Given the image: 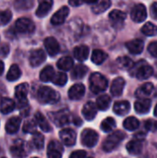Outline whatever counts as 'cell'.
Returning <instances> with one entry per match:
<instances>
[{
    "instance_id": "24",
    "label": "cell",
    "mask_w": 157,
    "mask_h": 158,
    "mask_svg": "<svg viewBox=\"0 0 157 158\" xmlns=\"http://www.w3.org/2000/svg\"><path fill=\"white\" fill-rule=\"evenodd\" d=\"M89 53H90L89 47L85 44L76 46L73 51L75 58L79 61H85L89 56Z\"/></svg>"
},
{
    "instance_id": "9",
    "label": "cell",
    "mask_w": 157,
    "mask_h": 158,
    "mask_svg": "<svg viewBox=\"0 0 157 158\" xmlns=\"http://www.w3.org/2000/svg\"><path fill=\"white\" fill-rule=\"evenodd\" d=\"M52 118L56 126L65 127L70 122V114L68 109H63L52 115Z\"/></svg>"
},
{
    "instance_id": "25",
    "label": "cell",
    "mask_w": 157,
    "mask_h": 158,
    "mask_svg": "<svg viewBox=\"0 0 157 158\" xmlns=\"http://www.w3.org/2000/svg\"><path fill=\"white\" fill-rule=\"evenodd\" d=\"M20 122H21V119L19 117H13L9 118L6 123V131L9 134L16 133L19 129Z\"/></svg>"
},
{
    "instance_id": "6",
    "label": "cell",
    "mask_w": 157,
    "mask_h": 158,
    "mask_svg": "<svg viewBox=\"0 0 157 158\" xmlns=\"http://www.w3.org/2000/svg\"><path fill=\"white\" fill-rule=\"evenodd\" d=\"M99 139L98 133L92 129H85L81 132V143L86 147H93L96 145Z\"/></svg>"
},
{
    "instance_id": "50",
    "label": "cell",
    "mask_w": 157,
    "mask_h": 158,
    "mask_svg": "<svg viewBox=\"0 0 157 158\" xmlns=\"http://www.w3.org/2000/svg\"><path fill=\"white\" fill-rule=\"evenodd\" d=\"M151 16L157 20V2L153 3L151 6Z\"/></svg>"
},
{
    "instance_id": "51",
    "label": "cell",
    "mask_w": 157,
    "mask_h": 158,
    "mask_svg": "<svg viewBox=\"0 0 157 158\" xmlns=\"http://www.w3.org/2000/svg\"><path fill=\"white\" fill-rule=\"evenodd\" d=\"M68 3L72 6H79L84 3L83 0H68Z\"/></svg>"
},
{
    "instance_id": "54",
    "label": "cell",
    "mask_w": 157,
    "mask_h": 158,
    "mask_svg": "<svg viewBox=\"0 0 157 158\" xmlns=\"http://www.w3.org/2000/svg\"><path fill=\"white\" fill-rule=\"evenodd\" d=\"M154 74L155 75V77L157 78V62L155 64V68H154Z\"/></svg>"
},
{
    "instance_id": "29",
    "label": "cell",
    "mask_w": 157,
    "mask_h": 158,
    "mask_svg": "<svg viewBox=\"0 0 157 158\" xmlns=\"http://www.w3.org/2000/svg\"><path fill=\"white\" fill-rule=\"evenodd\" d=\"M88 72V68L84 65L79 64L77 66H75L72 69H71V77L74 80H80L82 79Z\"/></svg>"
},
{
    "instance_id": "46",
    "label": "cell",
    "mask_w": 157,
    "mask_h": 158,
    "mask_svg": "<svg viewBox=\"0 0 157 158\" xmlns=\"http://www.w3.org/2000/svg\"><path fill=\"white\" fill-rule=\"evenodd\" d=\"M144 129L148 131H156L157 121L154 119H148L144 122Z\"/></svg>"
},
{
    "instance_id": "55",
    "label": "cell",
    "mask_w": 157,
    "mask_h": 158,
    "mask_svg": "<svg viewBox=\"0 0 157 158\" xmlns=\"http://www.w3.org/2000/svg\"><path fill=\"white\" fill-rule=\"evenodd\" d=\"M155 116L157 117V105L155 106Z\"/></svg>"
},
{
    "instance_id": "36",
    "label": "cell",
    "mask_w": 157,
    "mask_h": 158,
    "mask_svg": "<svg viewBox=\"0 0 157 158\" xmlns=\"http://www.w3.org/2000/svg\"><path fill=\"white\" fill-rule=\"evenodd\" d=\"M92 61L96 64V65H101L106 58H107V55L106 53H105L104 51L100 50V49H96L93 50V54H92Z\"/></svg>"
},
{
    "instance_id": "17",
    "label": "cell",
    "mask_w": 157,
    "mask_h": 158,
    "mask_svg": "<svg viewBox=\"0 0 157 158\" xmlns=\"http://www.w3.org/2000/svg\"><path fill=\"white\" fill-rule=\"evenodd\" d=\"M134 107H135V111L138 114H141V115L146 114L151 109V100L147 99L146 97L139 98V100L135 102Z\"/></svg>"
},
{
    "instance_id": "16",
    "label": "cell",
    "mask_w": 157,
    "mask_h": 158,
    "mask_svg": "<svg viewBox=\"0 0 157 158\" xmlns=\"http://www.w3.org/2000/svg\"><path fill=\"white\" fill-rule=\"evenodd\" d=\"M85 94V86L82 83H76L68 90V97L71 100H80Z\"/></svg>"
},
{
    "instance_id": "12",
    "label": "cell",
    "mask_w": 157,
    "mask_h": 158,
    "mask_svg": "<svg viewBox=\"0 0 157 158\" xmlns=\"http://www.w3.org/2000/svg\"><path fill=\"white\" fill-rule=\"evenodd\" d=\"M126 19V14L118 9L112 10L109 13V20L113 27L115 28H119L124 24V21Z\"/></svg>"
},
{
    "instance_id": "49",
    "label": "cell",
    "mask_w": 157,
    "mask_h": 158,
    "mask_svg": "<svg viewBox=\"0 0 157 158\" xmlns=\"http://www.w3.org/2000/svg\"><path fill=\"white\" fill-rule=\"evenodd\" d=\"M87 156V153L85 151H81V150H78L74 153H72L70 155L71 158H83Z\"/></svg>"
},
{
    "instance_id": "1",
    "label": "cell",
    "mask_w": 157,
    "mask_h": 158,
    "mask_svg": "<svg viewBox=\"0 0 157 158\" xmlns=\"http://www.w3.org/2000/svg\"><path fill=\"white\" fill-rule=\"evenodd\" d=\"M130 75L137 78L140 81H144L149 79L154 74V69L145 60H141L130 69Z\"/></svg>"
},
{
    "instance_id": "34",
    "label": "cell",
    "mask_w": 157,
    "mask_h": 158,
    "mask_svg": "<svg viewBox=\"0 0 157 158\" xmlns=\"http://www.w3.org/2000/svg\"><path fill=\"white\" fill-rule=\"evenodd\" d=\"M57 68L63 71L70 70L73 68V59L69 56H64L60 58L57 62Z\"/></svg>"
},
{
    "instance_id": "18",
    "label": "cell",
    "mask_w": 157,
    "mask_h": 158,
    "mask_svg": "<svg viewBox=\"0 0 157 158\" xmlns=\"http://www.w3.org/2000/svg\"><path fill=\"white\" fill-rule=\"evenodd\" d=\"M10 153L15 157H22L27 155L26 144L24 142L19 140L14 143V144L10 147Z\"/></svg>"
},
{
    "instance_id": "31",
    "label": "cell",
    "mask_w": 157,
    "mask_h": 158,
    "mask_svg": "<svg viewBox=\"0 0 157 158\" xmlns=\"http://www.w3.org/2000/svg\"><path fill=\"white\" fill-rule=\"evenodd\" d=\"M111 6V0H98L96 3H94L93 6V11L95 14H101L107 10Z\"/></svg>"
},
{
    "instance_id": "8",
    "label": "cell",
    "mask_w": 157,
    "mask_h": 158,
    "mask_svg": "<svg viewBox=\"0 0 157 158\" xmlns=\"http://www.w3.org/2000/svg\"><path fill=\"white\" fill-rule=\"evenodd\" d=\"M147 17V11L146 7L143 4H137L133 6L131 12H130V18L133 21L140 23L145 20Z\"/></svg>"
},
{
    "instance_id": "2",
    "label": "cell",
    "mask_w": 157,
    "mask_h": 158,
    "mask_svg": "<svg viewBox=\"0 0 157 158\" xmlns=\"http://www.w3.org/2000/svg\"><path fill=\"white\" fill-rule=\"evenodd\" d=\"M37 98L42 104H56L59 101L60 95L54 89L48 86H42L37 92Z\"/></svg>"
},
{
    "instance_id": "27",
    "label": "cell",
    "mask_w": 157,
    "mask_h": 158,
    "mask_svg": "<svg viewBox=\"0 0 157 158\" xmlns=\"http://www.w3.org/2000/svg\"><path fill=\"white\" fill-rule=\"evenodd\" d=\"M130 109V105L128 101H119L115 103L113 110L118 116H124L129 113Z\"/></svg>"
},
{
    "instance_id": "7",
    "label": "cell",
    "mask_w": 157,
    "mask_h": 158,
    "mask_svg": "<svg viewBox=\"0 0 157 158\" xmlns=\"http://www.w3.org/2000/svg\"><path fill=\"white\" fill-rule=\"evenodd\" d=\"M28 92H29V85L26 82L19 84L15 89V96L18 100V103H19V106L20 108H22V107L24 108L28 105V103H27Z\"/></svg>"
},
{
    "instance_id": "11",
    "label": "cell",
    "mask_w": 157,
    "mask_h": 158,
    "mask_svg": "<svg viewBox=\"0 0 157 158\" xmlns=\"http://www.w3.org/2000/svg\"><path fill=\"white\" fill-rule=\"evenodd\" d=\"M63 146L57 141H51L47 146V156L50 158H60L63 155Z\"/></svg>"
},
{
    "instance_id": "40",
    "label": "cell",
    "mask_w": 157,
    "mask_h": 158,
    "mask_svg": "<svg viewBox=\"0 0 157 158\" xmlns=\"http://www.w3.org/2000/svg\"><path fill=\"white\" fill-rule=\"evenodd\" d=\"M117 124L113 118H106L101 123V129L105 132H110L116 128Z\"/></svg>"
},
{
    "instance_id": "45",
    "label": "cell",
    "mask_w": 157,
    "mask_h": 158,
    "mask_svg": "<svg viewBox=\"0 0 157 158\" xmlns=\"http://www.w3.org/2000/svg\"><path fill=\"white\" fill-rule=\"evenodd\" d=\"M36 129V122L35 121H27L23 125V131L26 133H33Z\"/></svg>"
},
{
    "instance_id": "4",
    "label": "cell",
    "mask_w": 157,
    "mask_h": 158,
    "mask_svg": "<svg viewBox=\"0 0 157 158\" xmlns=\"http://www.w3.org/2000/svg\"><path fill=\"white\" fill-rule=\"evenodd\" d=\"M126 134L121 131H117L110 134L104 142L103 143V149L105 152H112L114 149H116L119 143L125 139Z\"/></svg>"
},
{
    "instance_id": "35",
    "label": "cell",
    "mask_w": 157,
    "mask_h": 158,
    "mask_svg": "<svg viewBox=\"0 0 157 158\" xmlns=\"http://www.w3.org/2000/svg\"><path fill=\"white\" fill-rule=\"evenodd\" d=\"M54 75H55V70L53 67L46 66L40 72V80L43 82H48V81H51Z\"/></svg>"
},
{
    "instance_id": "15",
    "label": "cell",
    "mask_w": 157,
    "mask_h": 158,
    "mask_svg": "<svg viewBox=\"0 0 157 158\" xmlns=\"http://www.w3.org/2000/svg\"><path fill=\"white\" fill-rule=\"evenodd\" d=\"M69 14V8L67 6H64L60 7L51 18V23L53 25H60L64 23L66 20V18Z\"/></svg>"
},
{
    "instance_id": "42",
    "label": "cell",
    "mask_w": 157,
    "mask_h": 158,
    "mask_svg": "<svg viewBox=\"0 0 157 158\" xmlns=\"http://www.w3.org/2000/svg\"><path fill=\"white\" fill-rule=\"evenodd\" d=\"M142 31L146 36H155L157 34V26L152 22H147L143 26Z\"/></svg>"
},
{
    "instance_id": "47",
    "label": "cell",
    "mask_w": 157,
    "mask_h": 158,
    "mask_svg": "<svg viewBox=\"0 0 157 158\" xmlns=\"http://www.w3.org/2000/svg\"><path fill=\"white\" fill-rule=\"evenodd\" d=\"M148 52L151 54V56H153L154 57L157 58V41L156 42H153V43H151L149 44Z\"/></svg>"
},
{
    "instance_id": "3",
    "label": "cell",
    "mask_w": 157,
    "mask_h": 158,
    "mask_svg": "<svg viewBox=\"0 0 157 158\" xmlns=\"http://www.w3.org/2000/svg\"><path fill=\"white\" fill-rule=\"evenodd\" d=\"M108 86L107 79L99 72H94L90 77V89L93 94L105 92Z\"/></svg>"
},
{
    "instance_id": "28",
    "label": "cell",
    "mask_w": 157,
    "mask_h": 158,
    "mask_svg": "<svg viewBox=\"0 0 157 158\" xmlns=\"http://www.w3.org/2000/svg\"><path fill=\"white\" fill-rule=\"evenodd\" d=\"M15 107H16V104L12 99L5 97L1 100V103H0L1 113H3V114L11 113L15 109Z\"/></svg>"
},
{
    "instance_id": "5",
    "label": "cell",
    "mask_w": 157,
    "mask_h": 158,
    "mask_svg": "<svg viewBox=\"0 0 157 158\" xmlns=\"http://www.w3.org/2000/svg\"><path fill=\"white\" fill-rule=\"evenodd\" d=\"M14 29L18 33L31 34L34 31L35 25L31 19L27 18H20L16 20L14 24Z\"/></svg>"
},
{
    "instance_id": "20",
    "label": "cell",
    "mask_w": 157,
    "mask_h": 158,
    "mask_svg": "<svg viewBox=\"0 0 157 158\" xmlns=\"http://www.w3.org/2000/svg\"><path fill=\"white\" fill-rule=\"evenodd\" d=\"M126 47L130 53H131L133 55H139L143 51L144 43H143V41H142L140 39H135V40L128 42L126 44Z\"/></svg>"
},
{
    "instance_id": "43",
    "label": "cell",
    "mask_w": 157,
    "mask_h": 158,
    "mask_svg": "<svg viewBox=\"0 0 157 158\" xmlns=\"http://www.w3.org/2000/svg\"><path fill=\"white\" fill-rule=\"evenodd\" d=\"M117 64L119 68L121 69H130L133 66V61L128 57V56H120L117 59Z\"/></svg>"
},
{
    "instance_id": "48",
    "label": "cell",
    "mask_w": 157,
    "mask_h": 158,
    "mask_svg": "<svg viewBox=\"0 0 157 158\" xmlns=\"http://www.w3.org/2000/svg\"><path fill=\"white\" fill-rule=\"evenodd\" d=\"M9 53V45L7 44H2L0 45V56L6 57Z\"/></svg>"
},
{
    "instance_id": "37",
    "label": "cell",
    "mask_w": 157,
    "mask_h": 158,
    "mask_svg": "<svg viewBox=\"0 0 157 158\" xmlns=\"http://www.w3.org/2000/svg\"><path fill=\"white\" fill-rule=\"evenodd\" d=\"M31 144L37 150L43 149V146H44V138H43V136L40 132L34 131L33 136H32V140H31Z\"/></svg>"
},
{
    "instance_id": "26",
    "label": "cell",
    "mask_w": 157,
    "mask_h": 158,
    "mask_svg": "<svg viewBox=\"0 0 157 158\" xmlns=\"http://www.w3.org/2000/svg\"><path fill=\"white\" fill-rule=\"evenodd\" d=\"M154 91V85L151 82H147L145 84H143L140 86L135 93V96L138 98H145L149 96Z\"/></svg>"
},
{
    "instance_id": "52",
    "label": "cell",
    "mask_w": 157,
    "mask_h": 158,
    "mask_svg": "<svg viewBox=\"0 0 157 158\" xmlns=\"http://www.w3.org/2000/svg\"><path fill=\"white\" fill-rule=\"evenodd\" d=\"M4 69H5V65H4V63L0 60V75H2V74H3V72H4Z\"/></svg>"
},
{
    "instance_id": "44",
    "label": "cell",
    "mask_w": 157,
    "mask_h": 158,
    "mask_svg": "<svg viewBox=\"0 0 157 158\" xmlns=\"http://www.w3.org/2000/svg\"><path fill=\"white\" fill-rule=\"evenodd\" d=\"M12 18V13L10 10H2L0 11V26L6 25Z\"/></svg>"
},
{
    "instance_id": "39",
    "label": "cell",
    "mask_w": 157,
    "mask_h": 158,
    "mask_svg": "<svg viewBox=\"0 0 157 158\" xmlns=\"http://www.w3.org/2000/svg\"><path fill=\"white\" fill-rule=\"evenodd\" d=\"M51 81L57 86H64L68 81V76L64 72H55V75L53 76Z\"/></svg>"
},
{
    "instance_id": "38",
    "label": "cell",
    "mask_w": 157,
    "mask_h": 158,
    "mask_svg": "<svg viewBox=\"0 0 157 158\" xmlns=\"http://www.w3.org/2000/svg\"><path fill=\"white\" fill-rule=\"evenodd\" d=\"M139 126H140V121L134 117H130V118H126L123 122V127L126 130L130 131L137 130L139 128Z\"/></svg>"
},
{
    "instance_id": "32",
    "label": "cell",
    "mask_w": 157,
    "mask_h": 158,
    "mask_svg": "<svg viewBox=\"0 0 157 158\" xmlns=\"http://www.w3.org/2000/svg\"><path fill=\"white\" fill-rule=\"evenodd\" d=\"M20 76H21V70H20L19 67L18 65L14 64L8 69V72L6 74V80L9 81H15L19 80Z\"/></svg>"
},
{
    "instance_id": "22",
    "label": "cell",
    "mask_w": 157,
    "mask_h": 158,
    "mask_svg": "<svg viewBox=\"0 0 157 158\" xmlns=\"http://www.w3.org/2000/svg\"><path fill=\"white\" fill-rule=\"evenodd\" d=\"M143 142L142 140L140 139H134L130 142L128 143L126 148L128 150V152L130 154V155H133V156H137V155H140L143 151Z\"/></svg>"
},
{
    "instance_id": "23",
    "label": "cell",
    "mask_w": 157,
    "mask_h": 158,
    "mask_svg": "<svg viewBox=\"0 0 157 158\" xmlns=\"http://www.w3.org/2000/svg\"><path fill=\"white\" fill-rule=\"evenodd\" d=\"M53 6V0H41L39 6L36 10V16L43 18L46 16Z\"/></svg>"
},
{
    "instance_id": "41",
    "label": "cell",
    "mask_w": 157,
    "mask_h": 158,
    "mask_svg": "<svg viewBox=\"0 0 157 158\" xmlns=\"http://www.w3.org/2000/svg\"><path fill=\"white\" fill-rule=\"evenodd\" d=\"M34 0H15L14 6L18 10H27L33 6Z\"/></svg>"
},
{
    "instance_id": "30",
    "label": "cell",
    "mask_w": 157,
    "mask_h": 158,
    "mask_svg": "<svg viewBox=\"0 0 157 158\" xmlns=\"http://www.w3.org/2000/svg\"><path fill=\"white\" fill-rule=\"evenodd\" d=\"M34 119H35L36 124L41 128V130H42L43 131H45V132L51 131V126H50L49 122L46 120V118H45L40 112H37V113L35 114Z\"/></svg>"
},
{
    "instance_id": "33",
    "label": "cell",
    "mask_w": 157,
    "mask_h": 158,
    "mask_svg": "<svg viewBox=\"0 0 157 158\" xmlns=\"http://www.w3.org/2000/svg\"><path fill=\"white\" fill-rule=\"evenodd\" d=\"M111 103V98L109 97V95L107 94H103L100 95L97 100H96V106L99 110L105 111L106 109H108L109 106Z\"/></svg>"
},
{
    "instance_id": "14",
    "label": "cell",
    "mask_w": 157,
    "mask_h": 158,
    "mask_svg": "<svg viewBox=\"0 0 157 158\" xmlns=\"http://www.w3.org/2000/svg\"><path fill=\"white\" fill-rule=\"evenodd\" d=\"M46 59V55L42 49H35L31 52L30 55V64L31 67H38L44 62Z\"/></svg>"
},
{
    "instance_id": "19",
    "label": "cell",
    "mask_w": 157,
    "mask_h": 158,
    "mask_svg": "<svg viewBox=\"0 0 157 158\" xmlns=\"http://www.w3.org/2000/svg\"><path fill=\"white\" fill-rule=\"evenodd\" d=\"M125 84H126V81L123 78H121V77L116 78L113 81V82L111 84V88H110V92H111L112 95L120 96L123 93Z\"/></svg>"
},
{
    "instance_id": "53",
    "label": "cell",
    "mask_w": 157,
    "mask_h": 158,
    "mask_svg": "<svg viewBox=\"0 0 157 158\" xmlns=\"http://www.w3.org/2000/svg\"><path fill=\"white\" fill-rule=\"evenodd\" d=\"M83 1H84V3H87V4H94L98 0H83Z\"/></svg>"
},
{
    "instance_id": "10",
    "label": "cell",
    "mask_w": 157,
    "mask_h": 158,
    "mask_svg": "<svg viewBox=\"0 0 157 158\" xmlns=\"http://www.w3.org/2000/svg\"><path fill=\"white\" fill-rule=\"evenodd\" d=\"M76 132L71 129H63L59 132L61 142L67 146H72L76 143Z\"/></svg>"
},
{
    "instance_id": "21",
    "label": "cell",
    "mask_w": 157,
    "mask_h": 158,
    "mask_svg": "<svg viewBox=\"0 0 157 158\" xmlns=\"http://www.w3.org/2000/svg\"><path fill=\"white\" fill-rule=\"evenodd\" d=\"M97 114V106L93 102H88L82 108V115L87 120H93Z\"/></svg>"
},
{
    "instance_id": "13",
    "label": "cell",
    "mask_w": 157,
    "mask_h": 158,
    "mask_svg": "<svg viewBox=\"0 0 157 158\" xmlns=\"http://www.w3.org/2000/svg\"><path fill=\"white\" fill-rule=\"evenodd\" d=\"M43 44L45 47V50L48 55L51 56H55L58 54L60 50V45L57 42V40L54 37H47L43 41Z\"/></svg>"
}]
</instances>
